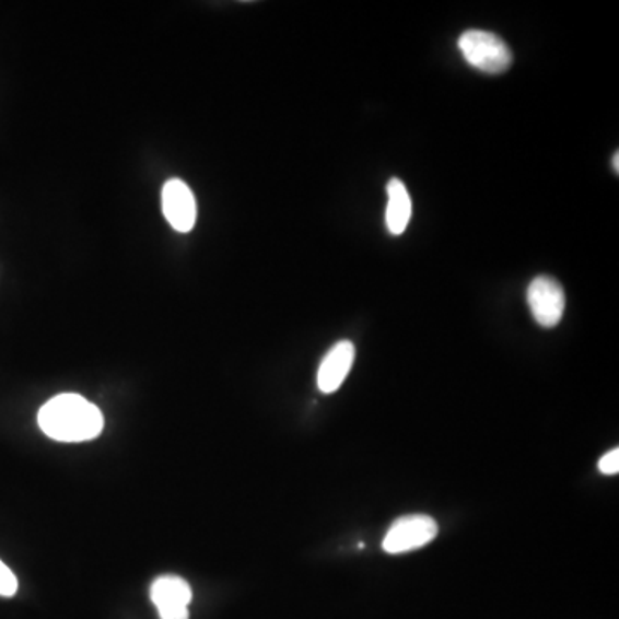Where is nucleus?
Segmentation results:
<instances>
[{
	"mask_svg": "<svg viewBox=\"0 0 619 619\" xmlns=\"http://www.w3.org/2000/svg\"><path fill=\"white\" fill-rule=\"evenodd\" d=\"M162 210L177 233H189L197 222V200L182 179H171L162 189Z\"/></svg>",
	"mask_w": 619,
	"mask_h": 619,
	"instance_id": "nucleus-5",
	"label": "nucleus"
},
{
	"mask_svg": "<svg viewBox=\"0 0 619 619\" xmlns=\"http://www.w3.org/2000/svg\"><path fill=\"white\" fill-rule=\"evenodd\" d=\"M618 159H619V153L616 152L615 157H612V164H615L616 174L619 173V161H618Z\"/></svg>",
	"mask_w": 619,
	"mask_h": 619,
	"instance_id": "nucleus-11",
	"label": "nucleus"
},
{
	"mask_svg": "<svg viewBox=\"0 0 619 619\" xmlns=\"http://www.w3.org/2000/svg\"><path fill=\"white\" fill-rule=\"evenodd\" d=\"M599 470L604 475H616L619 471V451L618 447L609 451L600 458Z\"/></svg>",
	"mask_w": 619,
	"mask_h": 619,
	"instance_id": "nucleus-10",
	"label": "nucleus"
},
{
	"mask_svg": "<svg viewBox=\"0 0 619 619\" xmlns=\"http://www.w3.org/2000/svg\"><path fill=\"white\" fill-rule=\"evenodd\" d=\"M439 527L432 516L408 515L401 516L390 525L384 537V551L389 554L417 551L437 537Z\"/></svg>",
	"mask_w": 619,
	"mask_h": 619,
	"instance_id": "nucleus-3",
	"label": "nucleus"
},
{
	"mask_svg": "<svg viewBox=\"0 0 619 619\" xmlns=\"http://www.w3.org/2000/svg\"><path fill=\"white\" fill-rule=\"evenodd\" d=\"M527 302L535 323L551 329L563 318L567 294L563 285L551 276H539L528 285Z\"/></svg>",
	"mask_w": 619,
	"mask_h": 619,
	"instance_id": "nucleus-4",
	"label": "nucleus"
},
{
	"mask_svg": "<svg viewBox=\"0 0 619 619\" xmlns=\"http://www.w3.org/2000/svg\"><path fill=\"white\" fill-rule=\"evenodd\" d=\"M17 592V579L11 568L0 559V595L2 597H13Z\"/></svg>",
	"mask_w": 619,
	"mask_h": 619,
	"instance_id": "nucleus-9",
	"label": "nucleus"
},
{
	"mask_svg": "<svg viewBox=\"0 0 619 619\" xmlns=\"http://www.w3.org/2000/svg\"><path fill=\"white\" fill-rule=\"evenodd\" d=\"M152 603L157 607L161 619H188L191 603V587L182 576L165 575L155 580L150 591Z\"/></svg>",
	"mask_w": 619,
	"mask_h": 619,
	"instance_id": "nucleus-6",
	"label": "nucleus"
},
{
	"mask_svg": "<svg viewBox=\"0 0 619 619\" xmlns=\"http://www.w3.org/2000/svg\"><path fill=\"white\" fill-rule=\"evenodd\" d=\"M459 52L471 68L486 74H501L513 65L510 45L495 33L468 30L458 40Z\"/></svg>",
	"mask_w": 619,
	"mask_h": 619,
	"instance_id": "nucleus-2",
	"label": "nucleus"
},
{
	"mask_svg": "<svg viewBox=\"0 0 619 619\" xmlns=\"http://www.w3.org/2000/svg\"><path fill=\"white\" fill-rule=\"evenodd\" d=\"M411 219V198L407 186L398 177L387 183V231L395 236L405 233Z\"/></svg>",
	"mask_w": 619,
	"mask_h": 619,
	"instance_id": "nucleus-8",
	"label": "nucleus"
},
{
	"mask_svg": "<svg viewBox=\"0 0 619 619\" xmlns=\"http://www.w3.org/2000/svg\"><path fill=\"white\" fill-rule=\"evenodd\" d=\"M354 363V344L351 341H339L330 348L318 366L317 384L324 395H332L347 381Z\"/></svg>",
	"mask_w": 619,
	"mask_h": 619,
	"instance_id": "nucleus-7",
	"label": "nucleus"
},
{
	"mask_svg": "<svg viewBox=\"0 0 619 619\" xmlns=\"http://www.w3.org/2000/svg\"><path fill=\"white\" fill-rule=\"evenodd\" d=\"M45 435L61 443H83L97 437L104 429V414L89 399L73 393L56 396L38 413Z\"/></svg>",
	"mask_w": 619,
	"mask_h": 619,
	"instance_id": "nucleus-1",
	"label": "nucleus"
}]
</instances>
